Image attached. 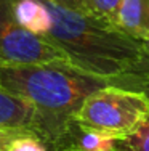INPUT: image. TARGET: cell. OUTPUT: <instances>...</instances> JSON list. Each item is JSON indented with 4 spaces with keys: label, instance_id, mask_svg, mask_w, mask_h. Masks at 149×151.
I'll return each instance as SVG.
<instances>
[{
    "label": "cell",
    "instance_id": "obj_1",
    "mask_svg": "<svg viewBox=\"0 0 149 151\" xmlns=\"http://www.w3.org/2000/svg\"><path fill=\"white\" fill-rule=\"evenodd\" d=\"M111 84L63 60L0 68V88L34 106L35 134L53 146L67 138L85 100Z\"/></svg>",
    "mask_w": 149,
    "mask_h": 151
},
{
    "label": "cell",
    "instance_id": "obj_2",
    "mask_svg": "<svg viewBox=\"0 0 149 151\" xmlns=\"http://www.w3.org/2000/svg\"><path fill=\"white\" fill-rule=\"evenodd\" d=\"M47 8L51 26L45 39L63 50L74 66L119 84L140 63L141 40L87 13L53 3H47Z\"/></svg>",
    "mask_w": 149,
    "mask_h": 151
},
{
    "label": "cell",
    "instance_id": "obj_3",
    "mask_svg": "<svg viewBox=\"0 0 149 151\" xmlns=\"http://www.w3.org/2000/svg\"><path fill=\"white\" fill-rule=\"evenodd\" d=\"M149 117V100L143 90L111 84L93 92L76 116L83 129L122 138Z\"/></svg>",
    "mask_w": 149,
    "mask_h": 151
},
{
    "label": "cell",
    "instance_id": "obj_4",
    "mask_svg": "<svg viewBox=\"0 0 149 151\" xmlns=\"http://www.w3.org/2000/svg\"><path fill=\"white\" fill-rule=\"evenodd\" d=\"M58 60L69 61L63 50L18 23L13 12V0H0V68Z\"/></svg>",
    "mask_w": 149,
    "mask_h": 151
},
{
    "label": "cell",
    "instance_id": "obj_5",
    "mask_svg": "<svg viewBox=\"0 0 149 151\" xmlns=\"http://www.w3.org/2000/svg\"><path fill=\"white\" fill-rule=\"evenodd\" d=\"M35 109L29 101L0 88V127L34 132Z\"/></svg>",
    "mask_w": 149,
    "mask_h": 151
},
{
    "label": "cell",
    "instance_id": "obj_6",
    "mask_svg": "<svg viewBox=\"0 0 149 151\" xmlns=\"http://www.w3.org/2000/svg\"><path fill=\"white\" fill-rule=\"evenodd\" d=\"M117 29L130 37H149V0H122L117 15Z\"/></svg>",
    "mask_w": 149,
    "mask_h": 151
},
{
    "label": "cell",
    "instance_id": "obj_7",
    "mask_svg": "<svg viewBox=\"0 0 149 151\" xmlns=\"http://www.w3.org/2000/svg\"><path fill=\"white\" fill-rule=\"evenodd\" d=\"M13 12L16 21L29 32L47 37L50 26H51V15H50L47 3L42 0H13Z\"/></svg>",
    "mask_w": 149,
    "mask_h": 151
},
{
    "label": "cell",
    "instance_id": "obj_8",
    "mask_svg": "<svg viewBox=\"0 0 149 151\" xmlns=\"http://www.w3.org/2000/svg\"><path fill=\"white\" fill-rule=\"evenodd\" d=\"M115 137L83 129L79 124H76L67 138L59 146H72L80 151H115Z\"/></svg>",
    "mask_w": 149,
    "mask_h": 151
},
{
    "label": "cell",
    "instance_id": "obj_9",
    "mask_svg": "<svg viewBox=\"0 0 149 151\" xmlns=\"http://www.w3.org/2000/svg\"><path fill=\"white\" fill-rule=\"evenodd\" d=\"M122 0H85V13L109 26L117 27V15Z\"/></svg>",
    "mask_w": 149,
    "mask_h": 151
},
{
    "label": "cell",
    "instance_id": "obj_10",
    "mask_svg": "<svg viewBox=\"0 0 149 151\" xmlns=\"http://www.w3.org/2000/svg\"><path fill=\"white\" fill-rule=\"evenodd\" d=\"M115 151H149V117L128 135L117 138Z\"/></svg>",
    "mask_w": 149,
    "mask_h": 151
},
{
    "label": "cell",
    "instance_id": "obj_11",
    "mask_svg": "<svg viewBox=\"0 0 149 151\" xmlns=\"http://www.w3.org/2000/svg\"><path fill=\"white\" fill-rule=\"evenodd\" d=\"M141 45H143V56H141L140 63L130 73L128 77L122 79L115 85H122L127 88H138L140 85L146 84L149 81V37L141 40Z\"/></svg>",
    "mask_w": 149,
    "mask_h": 151
},
{
    "label": "cell",
    "instance_id": "obj_12",
    "mask_svg": "<svg viewBox=\"0 0 149 151\" xmlns=\"http://www.w3.org/2000/svg\"><path fill=\"white\" fill-rule=\"evenodd\" d=\"M53 145L34 132H21L11 140L6 151H51Z\"/></svg>",
    "mask_w": 149,
    "mask_h": 151
},
{
    "label": "cell",
    "instance_id": "obj_13",
    "mask_svg": "<svg viewBox=\"0 0 149 151\" xmlns=\"http://www.w3.org/2000/svg\"><path fill=\"white\" fill-rule=\"evenodd\" d=\"M47 3H53V5H59L69 10H76V12L85 13V0H42Z\"/></svg>",
    "mask_w": 149,
    "mask_h": 151
},
{
    "label": "cell",
    "instance_id": "obj_14",
    "mask_svg": "<svg viewBox=\"0 0 149 151\" xmlns=\"http://www.w3.org/2000/svg\"><path fill=\"white\" fill-rule=\"evenodd\" d=\"M24 130H16V129H6V127H0V151H6L8 145L11 143V140L16 135H19Z\"/></svg>",
    "mask_w": 149,
    "mask_h": 151
},
{
    "label": "cell",
    "instance_id": "obj_15",
    "mask_svg": "<svg viewBox=\"0 0 149 151\" xmlns=\"http://www.w3.org/2000/svg\"><path fill=\"white\" fill-rule=\"evenodd\" d=\"M136 90H143V92H144V93H146V95H148V100H149V81L146 82V84L140 85V87H138Z\"/></svg>",
    "mask_w": 149,
    "mask_h": 151
},
{
    "label": "cell",
    "instance_id": "obj_16",
    "mask_svg": "<svg viewBox=\"0 0 149 151\" xmlns=\"http://www.w3.org/2000/svg\"><path fill=\"white\" fill-rule=\"evenodd\" d=\"M56 150L58 151H80V150L72 148V146H56Z\"/></svg>",
    "mask_w": 149,
    "mask_h": 151
},
{
    "label": "cell",
    "instance_id": "obj_17",
    "mask_svg": "<svg viewBox=\"0 0 149 151\" xmlns=\"http://www.w3.org/2000/svg\"><path fill=\"white\" fill-rule=\"evenodd\" d=\"M51 151H58V150H56V146H53V150Z\"/></svg>",
    "mask_w": 149,
    "mask_h": 151
}]
</instances>
